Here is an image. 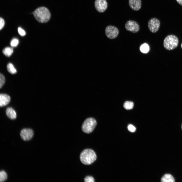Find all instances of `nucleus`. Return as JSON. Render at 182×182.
I'll list each match as a JSON object with an SVG mask.
<instances>
[{"label": "nucleus", "instance_id": "nucleus-18", "mask_svg": "<svg viewBox=\"0 0 182 182\" xmlns=\"http://www.w3.org/2000/svg\"><path fill=\"white\" fill-rule=\"evenodd\" d=\"M149 46L146 43L142 45L140 48L141 51L142 53H147L149 50Z\"/></svg>", "mask_w": 182, "mask_h": 182}, {"label": "nucleus", "instance_id": "nucleus-16", "mask_svg": "<svg viewBox=\"0 0 182 182\" xmlns=\"http://www.w3.org/2000/svg\"><path fill=\"white\" fill-rule=\"evenodd\" d=\"M123 106L125 109H131L134 106V103L132 101H126L124 103Z\"/></svg>", "mask_w": 182, "mask_h": 182}, {"label": "nucleus", "instance_id": "nucleus-10", "mask_svg": "<svg viewBox=\"0 0 182 182\" xmlns=\"http://www.w3.org/2000/svg\"><path fill=\"white\" fill-rule=\"evenodd\" d=\"M128 3L130 8L134 11L139 10L141 7V0H129Z\"/></svg>", "mask_w": 182, "mask_h": 182}, {"label": "nucleus", "instance_id": "nucleus-2", "mask_svg": "<svg viewBox=\"0 0 182 182\" xmlns=\"http://www.w3.org/2000/svg\"><path fill=\"white\" fill-rule=\"evenodd\" d=\"M96 155L92 149H87L81 153L80 159L81 162L85 165H89L93 163L96 159Z\"/></svg>", "mask_w": 182, "mask_h": 182}, {"label": "nucleus", "instance_id": "nucleus-25", "mask_svg": "<svg viewBox=\"0 0 182 182\" xmlns=\"http://www.w3.org/2000/svg\"><path fill=\"white\" fill-rule=\"evenodd\" d=\"M177 2L180 5L182 6V0H176Z\"/></svg>", "mask_w": 182, "mask_h": 182}, {"label": "nucleus", "instance_id": "nucleus-21", "mask_svg": "<svg viewBox=\"0 0 182 182\" xmlns=\"http://www.w3.org/2000/svg\"><path fill=\"white\" fill-rule=\"evenodd\" d=\"M84 181L85 182H94L95 181L93 177L91 176H86L84 178Z\"/></svg>", "mask_w": 182, "mask_h": 182}, {"label": "nucleus", "instance_id": "nucleus-9", "mask_svg": "<svg viewBox=\"0 0 182 182\" xmlns=\"http://www.w3.org/2000/svg\"><path fill=\"white\" fill-rule=\"evenodd\" d=\"M94 4L96 9L99 12H103L107 8L108 4L106 0H95Z\"/></svg>", "mask_w": 182, "mask_h": 182}, {"label": "nucleus", "instance_id": "nucleus-5", "mask_svg": "<svg viewBox=\"0 0 182 182\" xmlns=\"http://www.w3.org/2000/svg\"><path fill=\"white\" fill-rule=\"evenodd\" d=\"M119 33L118 29L115 26L112 25L107 26L105 29V33L107 37L110 39L116 38Z\"/></svg>", "mask_w": 182, "mask_h": 182}, {"label": "nucleus", "instance_id": "nucleus-8", "mask_svg": "<svg viewBox=\"0 0 182 182\" xmlns=\"http://www.w3.org/2000/svg\"><path fill=\"white\" fill-rule=\"evenodd\" d=\"M33 130L30 128H24L20 132V135L21 138L25 141L31 140L34 135Z\"/></svg>", "mask_w": 182, "mask_h": 182}, {"label": "nucleus", "instance_id": "nucleus-1", "mask_svg": "<svg viewBox=\"0 0 182 182\" xmlns=\"http://www.w3.org/2000/svg\"><path fill=\"white\" fill-rule=\"evenodd\" d=\"M38 22L44 23L48 22L51 17V13L48 9L44 7L37 8L32 13Z\"/></svg>", "mask_w": 182, "mask_h": 182}, {"label": "nucleus", "instance_id": "nucleus-15", "mask_svg": "<svg viewBox=\"0 0 182 182\" xmlns=\"http://www.w3.org/2000/svg\"><path fill=\"white\" fill-rule=\"evenodd\" d=\"M8 71L12 74H14L17 72V71L13 64L11 63H8L7 65Z\"/></svg>", "mask_w": 182, "mask_h": 182}, {"label": "nucleus", "instance_id": "nucleus-7", "mask_svg": "<svg viewBox=\"0 0 182 182\" xmlns=\"http://www.w3.org/2000/svg\"><path fill=\"white\" fill-rule=\"evenodd\" d=\"M126 30L133 33L138 32L140 30V26L136 21L129 20L128 21L125 25Z\"/></svg>", "mask_w": 182, "mask_h": 182}, {"label": "nucleus", "instance_id": "nucleus-4", "mask_svg": "<svg viewBox=\"0 0 182 182\" xmlns=\"http://www.w3.org/2000/svg\"><path fill=\"white\" fill-rule=\"evenodd\" d=\"M96 120L92 118L86 119L82 125V129L83 131L86 133H89L92 132L97 125Z\"/></svg>", "mask_w": 182, "mask_h": 182}, {"label": "nucleus", "instance_id": "nucleus-24", "mask_svg": "<svg viewBox=\"0 0 182 182\" xmlns=\"http://www.w3.org/2000/svg\"><path fill=\"white\" fill-rule=\"evenodd\" d=\"M5 21L4 19L0 17V30H1L4 27L5 25Z\"/></svg>", "mask_w": 182, "mask_h": 182}, {"label": "nucleus", "instance_id": "nucleus-20", "mask_svg": "<svg viewBox=\"0 0 182 182\" xmlns=\"http://www.w3.org/2000/svg\"><path fill=\"white\" fill-rule=\"evenodd\" d=\"M5 82V78L3 75L1 73L0 74V88H1Z\"/></svg>", "mask_w": 182, "mask_h": 182}, {"label": "nucleus", "instance_id": "nucleus-3", "mask_svg": "<svg viewBox=\"0 0 182 182\" xmlns=\"http://www.w3.org/2000/svg\"><path fill=\"white\" fill-rule=\"evenodd\" d=\"M178 40L176 36L170 35L167 36L164 40L163 45L167 50H171L176 48L178 45Z\"/></svg>", "mask_w": 182, "mask_h": 182}, {"label": "nucleus", "instance_id": "nucleus-14", "mask_svg": "<svg viewBox=\"0 0 182 182\" xmlns=\"http://www.w3.org/2000/svg\"><path fill=\"white\" fill-rule=\"evenodd\" d=\"M2 52L6 56L9 57L12 54L13 50L12 48L7 47L4 48Z\"/></svg>", "mask_w": 182, "mask_h": 182}, {"label": "nucleus", "instance_id": "nucleus-27", "mask_svg": "<svg viewBox=\"0 0 182 182\" xmlns=\"http://www.w3.org/2000/svg\"></svg>", "mask_w": 182, "mask_h": 182}, {"label": "nucleus", "instance_id": "nucleus-13", "mask_svg": "<svg viewBox=\"0 0 182 182\" xmlns=\"http://www.w3.org/2000/svg\"><path fill=\"white\" fill-rule=\"evenodd\" d=\"M161 181L162 182H174L175 181L173 177L169 174H165L161 178Z\"/></svg>", "mask_w": 182, "mask_h": 182}, {"label": "nucleus", "instance_id": "nucleus-26", "mask_svg": "<svg viewBox=\"0 0 182 182\" xmlns=\"http://www.w3.org/2000/svg\"><path fill=\"white\" fill-rule=\"evenodd\" d=\"M181 48H182V44L181 45Z\"/></svg>", "mask_w": 182, "mask_h": 182}, {"label": "nucleus", "instance_id": "nucleus-11", "mask_svg": "<svg viewBox=\"0 0 182 182\" xmlns=\"http://www.w3.org/2000/svg\"><path fill=\"white\" fill-rule=\"evenodd\" d=\"M10 101V97L6 94H1L0 95V106L1 107L6 105Z\"/></svg>", "mask_w": 182, "mask_h": 182}, {"label": "nucleus", "instance_id": "nucleus-22", "mask_svg": "<svg viewBox=\"0 0 182 182\" xmlns=\"http://www.w3.org/2000/svg\"><path fill=\"white\" fill-rule=\"evenodd\" d=\"M18 31L19 34L21 36H24L26 35L25 31L20 27L18 28Z\"/></svg>", "mask_w": 182, "mask_h": 182}, {"label": "nucleus", "instance_id": "nucleus-23", "mask_svg": "<svg viewBox=\"0 0 182 182\" xmlns=\"http://www.w3.org/2000/svg\"><path fill=\"white\" fill-rule=\"evenodd\" d=\"M128 129L129 131L132 132H135L136 130L135 127L132 124H129L128 125Z\"/></svg>", "mask_w": 182, "mask_h": 182}, {"label": "nucleus", "instance_id": "nucleus-12", "mask_svg": "<svg viewBox=\"0 0 182 182\" xmlns=\"http://www.w3.org/2000/svg\"><path fill=\"white\" fill-rule=\"evenodd\" d=\"M6 113L7 116L10 119H14L16 118V114L15 110L11 107L7 108Z\"/></svg>", "mask_w": 182, "mask_h": 182}, {"label": "nucleus", "instance_id": "nucleus-6", "mask_svg": "<svg viewBox=\"0 0 182 182\" xmlns=\"http://www.w3.org/2000/svg\"><path fill=\"white\" fill-rule=\"evenodd\" d=\"M159 20L155 18L150 19L148 21V26L150 31L152 33H155L158 30L160 26Z\"/></svg>", "mask_w": 182, "mask_h": 182}, {"label": "nucleus", "instance_id": "nucleus-19", "mask_svg": "<svg viewBox=\"0 0 182 182\" xmlns=\"http://www.w3.org/2000/svg\"><path fill=\"white\" fill-rule=\"evenodd\" d=\"M19 42V40L18 39L14 38L12 39L11 41L10 45L12 47H16L18 45Z\"/></svg>", "mask_w": 182, "mask_h": 182}, {"label": "nucleus", "instance_id": "nucleus-17", "mask_svg": "<svg viewBox=\"0 0 182 182\" xmlns=\"http://www.w3.org/2000/svg\"><path fill=\"white\" fill-rule=\"evenodd\" d=\"M7 178V175L4 170H1L0 172V181L2 182L6 181Z\"/></svg>", "mask_w": 182, "mask_h": 182}]
</instances>
